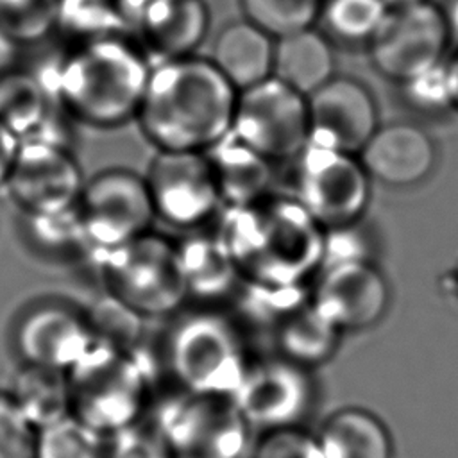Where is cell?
Returning a JSON list of instances; mask_svg holds the SVG:
<instances>
[{
  "label": "cell",
  "instance_id": "1",
  "mask_svg": "<svg viewBox=\"0 0 458 458\" xmlns=\"http://www.w3.org/2000/svg\"><path fill=\"white\" fill-rule=\"evenodd\" d=\"M238 89L208 55L152 63L136 113L145 140L161 152H208L233 127Z\"/></svg>",
  "mask_w": 458,
  "mask_h": 458
},
{
  "label": "cell",
  "instance_id": "2",
  "mask_svg": "<svg viewBox=\"0 0 458 458\" xmlns=\"http://www.w3.org/2000/svg\"><path fill=\"white\" fill-rule=\"evenodd\" d=\"M218 236L243 284L304 288L326 256V229L292 193H270L242 208H225Z\"/></svg>",
  "mask_w": 458,
  "mask_h": 458
},
{
  "label": "cell",
  "instance_id": "3",
  "mask_svg": "<svg viewBox=\"0 0 458 458\" xmlns=\"http://www.w3.org/2000/svg\"><path fill=\"white\" fill-rule=\"evenodd\" d=\"M152 63L131 34H109L79 43L50 73H39L66 114L93 129L134 122Z\"/></svg>",
  "mask_w": 458,
  "mask_h": 458
},
{
  "label": "cell",
  "instance_id": "4",
  "mask_svg": "<svg viewBox=\"0 0 458 458\" xmlns=\"http://www.w3.org/2000/svg\"><path fill=\"white\" fill-rule=\"evenodd\" d=\"M165 365L181 390L233 397L250 363L243 333L216 306L184 311L165 338Z\"/></svg>",
  "mask_w": 458,
  "mask_h": 458
},
{
  "label": "cell",
  "instance_id": "5",
  "mask_svg": "<svg viewBox=\"0 0 458 458\" xmlns=\"http://www.w3.org/2000/svg\"><path fill=\"white\" fill-rule=\"evenodd\" d=\"M72 413L106 437L143 419L152 372L138 349L93 342L66 372Z\"/></svg>",
  "mask_w": 458,
  "mask_h": 458
},
{
  "label": "cell",
  "instance_id": "6",
  "mask_svg": "<svg viewBox=\"0 0 458 458\" xmlns=\"http://www.w3.org/2000/svg\"><path fill=\"white\" fill-rule=\"evenodd\" d=\"M95 256L106 293L145 320L174 317L186 304L177 240L148 231Z\"/></svg>",
  "mask_w": 458,
  "mask_h": 458
},
{
  "label": "cell",
  "instance_id": "7",
  "mask_svg": "<svg viewBox=\"0 0 458 458\" xmlns=\"http://www.w3.org/2000/svg\"><path fill=\"white\" fill-rule=\"evenodd\" d=\"M152 422L174 458H242L249 447L250 428L231 397L179 388Z\"/></svg>",
  "mask_w": 458,
  "mask_h": 458
},
{
  "label": "cell",
  "instance_id": "8",
  "mask_svg": "<svg viewBox=\"0 0 458 458\" xmlns=\"http://www.w3.org/2000/svg\"><path fill=\"white\" fill-rule=\"evenodd\" d=\"M292 195L326 231L360 222L370 199V177L356 154L308 143L290 161Z\"/></svg>",
  "mask_w": 458,
  "mask_h": 458
},
{
  "label": "cell",
  "instance_id": "9",
  "mask_svg": "<svg viewBox=\"0 0 458 458\" xmlns=\"http://www.w3.org/2000/svg\"><path fill=\"white\" fill-rule=\"evenodd\" d=\"M231 132L268 161L290 163L310 143L308 98L270 75L238 91Z\"/></svg>",
  "mask_w": 458,
  "mask_h": 458
},
{
  "label": "cell",
  "instance_id": "10",
  "mask_svg": "<svg viewBox=\"0 0 458 458\" xmlns=\"http://www.w3.org/2000/svg\"><path fill=\"white\" fill-rule=\"evenodd\" d=\"M77 211L93 254L152 231L157 220L145 175L129 168H106L88 179Z\"/></svg>",
  "mask_w": 458,
  "mask_h": 458
},
{
  "label": "cell",
  "instance_id": "11",
  "mask_svg": "<svg viewBox=\"0 0 458 458\" xmlns=\"http://www.w3.org/2000/svg\"><path fill=\"white\" fill-rule=\"evenodd\" d=\"M451 32L445 11L431 0L390 7L369 39L372 66L399 84L440 64Z\"/></svg>",
  "mask_w": 458,
  "mask_h": 458
},
{
  "label": "cell",
  "instance_id": "12",
  "mask_svg": "<svg viewBox=\"0 0 458 458\" xmlns=\"http://www.w3.org/2000/svg\"><path fill=\"white\" fill-rule=\"evenodd\" d=\"M156 218L181 233L204 229L224 202L206 152L156 150L145 175Z\"/></svg>",
  "mask_w": 458,
  "mask_h": 458
},
{
  "label": "cell",
  "instance_id": "13",
  "mask_svg": "<svg viewBox=\"0 0 458 458\" xmlns=\"http://www.w3.org/2000/svg\"><path fill=\"white\" fill-rule=\"evenodd\" d=\"M231 399L249 428L268 431L302 426L313 410L317 386L310 369L274 354L250 360Z\"/></svg>",
  "mask_w": 458,
  "mask_h": 458
},
{
  "label": "cell",
  "instance_id": "14",
  "mask_svg": "<svg viewBox=\"0 0 458 458\" xmlns=\"http://www.w3.org/2000/svg\"><path fill=\"white\" fill-rule=\"evenodd\" d=\"M84 175L68 145L20 141L5 188L25 216L59 213L75 208Z\"/></svg>",
  "mask_w": 458,
  "mask_h": 458
},
{
  "label": "cell",
  "instance_id": "15",
  "mask_svg": "<svg viewBox=\"0 0 458 458\" xmlns=\"http://www.w3.org/2000/svg\"><path fill=\"white\" fill-rule=\"evenodd\" d=\"M311 302L342 333L376 326L390 301L385 276L370 259L324 263L310 286Z\"/></svg>",
  "mask_w": 458,
  "mask_h": 458
},
{
  "label": "cell",
  "instance_id": "16",
  "mask_svg": "<svg viewBox=\"0 0 458 458\" xmlns=\"http://www.w3.org/2000/svg\"><path fill=\"white\" fill-rule=\"evenodd\" d=\"M306 98L313 145L358 156L379 127L376 100L354 77L333 75Z\"/></svg>",
  "mask_w": 458,
  "mask_h": 458
},
{
  "label": "cell",
  "instance_id": "17",
  "mask_svg": "<svg viewBox=\"0 0 458 458\" xmlns=\"http://www.w3.org/2000/svg\"><path fill=\"white\" fill-rule=\"evenodd\" d=\"M84 310L64 302H39L25 310L13 333L21 365L68 372L93 345Z\"/></svg>",
  "mask_w": 458,
  "mask_h": 458
},
{
  "label": "cell",
  "instance_id": "18",
  "mask_svg": "<svg viewBox=\"0 0 458 458\" xmlns=\"http://www.w3.org/2000/svg\"><path fill=\"white\" fill-rule=\"evenodd\" d=\"M64 118L72 120L39 73L7 68L0 75V120L20 141L66 145Z\"/></svg>",
  "mask_w": 458,
  "mask_h": 458
},
{
  "label": "cell",
  "instance_id": "19",
  "mask_svg": "<svg viewBox=\"0 0 458 458\" xmlns=\"http://www.w3.org/2000/svg\"><path fill=\"white\" fill-rule=\"evenodd\" d=\"M358 157L369 177L388 186H411L431 174L437 150L424 129L408 122H394L379 125Z\"/></svg>",
  "mask_w": 458,
  "mask_h": 458
},
{
  "label": "cell",
  "instance_id": "20",
  "mask_svg": "<svg viewBox=\"0 0 458 458\" xmlns=\"http://www.w3.org/2000/svg\"><path fill=\"white\" fill-rule=\"evenodd\" d=\"M209 30L204 0H152L131 30L150 63L197 54Z\"/></svg>",
  "mask_w": 458,
  "mask_h": 458
},
{
  "label": "cell",
  "instance_id": "21",
  "mask_svg": "<svg viewBox=\"0 0 458 458\" xmlns=\"http://www.w3.org/2000/svg\"><path fill=\"white\" fill-rule=\"evenodd\" d=\"M177 249L188 301L216 306L229 295L240 293L242 274L218 233L186 231L182 238H177Z\"/></svg>",
  "mask_w": 458,
  "mask_h": 458
},
{
  "label": "cell",
  "instance_id": "22",
  "mask_svg": "<svg viewBox=\"0 0 458 458\" xmlns=\"http://www.w3.org/2000/svg\"><path fill=\"white\" fill-rule=\"evenodd\" d=\"M225 208H242L274 193L276 163L268 161L233 132L208 152Z\"/></svg>",
  "mask_w": 458,
  "mask_h": 458
},
{
  "label": "cell",
  "instance_id": "23",
  "mask_svg": "<svg viewBox=\"0 0 458 458\" xmlns=\"http://www.w3.org/2000/svg\"><path fill=\"white\" fill-rule=\"evenodd\" d=\"M274 45L270 34L242 18L222 27L208 57L242 91L272 75Z\"/></svg>",
  "mask_w": 458,
  "mask_h": 458
},
{
  "label": "cell",
  "instance_id": "24",
  "mask_svg": "<svg viewBox=\"0 0 458 458\" xmlns=\"http://www.w3.org/2000/svg\"><path fill=\"white\" fill-rule=\"evenodd\" d=\"M277 354L306 369H315L333 358L342 331L326 318L311 297L293 306L272 327Z\"/></svg>",
  "mask_w": 458,
  "mask_h": 458
},
{
  "label": "cell",
  "instance_id": "25",
  "mask_svg": "<svg viewBox=\"0 0 458 458\" xmlns=\"http://www.w3.org/2000/svg\"><path fill=\"white\" fill-rule=\"evenodd\" d=\"M272 75L308 97L335 75L331 39L317 27L277 38Z\"/></svg>",
  "mask_w": 458,
  "mask_h": 458
},
{
  "label": "cell",
  "instance_id": "26",
  "mask_svg": "<svg viewBox=\"0 0 458 458\" xmlns=\"http://www.w3.org/2000/svg\"><path fill=\"white\" fill-rule=\"evenodd\" d=\"M324 458H392V440L385 424L356 406L331 413L317 433Z\"/></svg>",
  "mask_w": 458,
  "mask_h": 458
},
{
  "label": "cell",
  "instance_id": "27",
  "mask_svg": "<svg viewBox=\"0 0 458 458\" xmlns=\"http://www.w3.org/2000/svg\"><path fill=\"white\" fill-rule=\"evenodd\" d=\"M36 429L72 413L66 372L21 365L7 390Z\"/></svg>",
  "mask_w": 458,
  "mask_h": 458
},
{
  "label": "cell",
  "instance_id": "28",
  "mask_svg": "<svg viewBox=\"0 0 458 458\" xmlns=\"http://www.w3.org/2000/svg\"><path fill=\"white\" fill-rule=\"evenodd\" d=\"M36 458H107V437L70 413L38 429Z\"/></svg>",
  "mask_w": 458,
  "mask_h": 458
},
{
  "label": "cell",
  "instance_id": "29",
  "mask_svg": "<svg viewBox=\"0 0 458 458\" xmlns=\"http://www.w3.org/2000/svg\"><path fill=\"white\" fill-rule=\"evenodd\" d=\"M386 9L383 0H324L317 23L329 39L369 43Z\"/></svg>",
  "mask_w": 458,
  "mask_h": 458
},
{
  "label": "cell",
  "instance_id": "30",
  "mask_svg": "<svg viewBox=\"0 0 458 458\" xmlns=\"http://www.w3.org/2000/svg\"><path fill=\"white\" fill-rule=\"evenodd\" d=\"M324 0H238L242 18L274 39L315 27Z\"/></svg>",
  "mask_w": 458,
  "mask_h": 458
},
{
  "label": "cell",
  "instance_id": "31",
  "mask_svg": "<svg viewBox=\"0 0 458 458\" xmlns=\"http://www.w3.org/2000/svg\"><path fill=\"white\" fill-rule=\"evenodd\" d=\"M61 0H0V32L16 47L57 30Z\"/></svg>",
  "mask_w": 458,
  "mask_h": 458
},
{
  "label": "cell",
  "instance_id": "32",
  "mask_svg": "<svg viewBox=\"0 0 458 458\" xmlns=\"http://www.w3.org/2000/svg\"><path fill=\"white\" fill-rule=\"evenodd\" d=\"M84 315L97 342L118 349H138L145 318L116 297L109 293L98 297L88 310H84Z\"/></svg>",
  "mask_w": 458,
  "mask_h": 458
},
{
  "label": "cell",
  "instance_id": "33",
  "mask_svg": "<svg viewBox=\"0 0 458 458\" xmlns=\"http://www.w3.org/2000/svg\"><path fill=\"white\" fill-rule=\"evenodd\" d=\"M27 220L29 234L39 249L50 252H91L77 206L59 213L27 216Z\"/></svg>",
  "mask_w": 458,
  "mask_h": 458
},
{
  "label": "cell",
  "instance_id": "34",
  "mask_svg": "<svg viewBox=\"0 0 458 458\" xmlns=\"http://www.w3.org/2000/svg\"><path fill=\"white\" fill-rule=\"evenodd\" d=\"M36 433L11 394L0 390V458H36Z\"/></svg>",
  "mask_w": 458,
  "mask_h": 458
},
{
  "label": "cell",
  "instance_id": "35",
  "mask_svg": "<svg viewBox=\"0 0 458 458\" xmlns=\"http://www.w3.org/2000/svg\"><path fill=\"white\" fill-rule=\"evenodd\" d=\"M250 458H324L317 435L302 426L263 431Z\"/></svg>",
  "mask_w": 458,
  "mask_h": 458
},
{
  "label": "cell",
  "instance_id": "36",
  "mask_svg": "<svg viewBox=\"0 0 458 458\" xmlns=\"http://www.w3.org/2000/svg\"><path fill=\"white\" fill-rule=\"evenodd\" d=\"M107 458H174L165 438L143 419L107 437Z\"/></svg>",
  "mask_w": 458,
  "mask_h": 458
},
{
  "label": "cell",
  "instance_id": "37",
  "mask_svg": "<svg viewBox=\"0 0 458 458\" xmlns=\"http://www.w3.org/2000/svg\"><path fill=\"white\" fill-rule=\"evenodd\" d=\"M408 104L422 113H442L453 109L445 64H437L401 84Z\"/></svg>",
  "mask_w": 458,
  "mask_h": 458
},
{
  "label": "cell",
  "instance_id": "38",
  "mask_svg": "<svg viewBox=\"0 0 458 458\" xmlns=\"http://www.w3.org/2000/svg\"><path fill=\"white\" fill-rule=\"evenodd\" d=\"M20 147V140L16 134L0 120V190L5 188L7 177L11 174L16 152Z\"/></svg>",
  "mask_w": 458,
  "mask_h": 458
},
{
  "label": "cell",
  "instance_id": "39",
  "mask_svg": "<svg viewBox=\"0 0 458 458\" xmlns=\"http://www.w3.org/2000/svg\"><path fill=\"white\" fill-rule=\"evenodd\" d=\"M447 72V84H449V95H451V106L458 111V52L451 57V61L445 64Z\"/></svg>",
  "mask_w": 458,
  "mask_h": 458
},
{
  "label": "cell",
  "instance_id": "40",
  "mask_svg": "<svg viewBox=\"0 0 458 458\" xmlns=\"http://www.w3.org/2000/svg\"><path fill=\"white\" fill-rule=\"evenodd\" d=\"M13 48H14V45L0 32V75L7 68H11L9 64H11V57H13Z\"/></svg>",
  "mask_w": 458,
  "mask_h": 458
},
{
  "label": "cell",
  "instance_id": "41",
  "mask_svg": "<svg viewBox=\"0 0 458 458\" xmlns=\"http://www.w3.org/2000/svg\"><path fill=\"white\" fill-rule=\"evenodd\" d=\"M445 18H447L451 36H458V0H454L449 11H445Z\"/></svg>",
  "mask_w": 458,
  "mask_h": 458
},
{
  "label": "cell",
  "instance_id": "42",
  "mask_svg": "<svg viewBox=\"0 0 458 458\" xmlns=\"http://www.w3.org/2000/svg\"><path fill=\"white\" fill-rule=\"evenodd\" d=\"M385 5L390 7H403V5H411V4H419V2H426V0H383Z\"/></svg>",
  "mask_w": 458,
  "mask_h": 458
}]
</instances>
